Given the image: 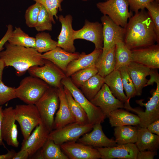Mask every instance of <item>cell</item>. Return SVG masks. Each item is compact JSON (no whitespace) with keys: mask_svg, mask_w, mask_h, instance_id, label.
Returning <instances> with one entry per match:
<instances>
[{"mask_svg":"<svg viewBox=\"0 0 159 159\" xmlns=\"http://www.w3.org/2000/svg\"><path fill=\"white\" fill-rule=\"evenodd\" d=\"M125 28L124 42L132 50L159 44L155 27L145 9L135 13Z\"/></svg>","mask_w":159,"mask_h":159,"instance_id":"1","label":"cell"},{"mask_svg":"<svg viewBox=\"0 0 159 159\" xmlns=\"http://www.w3.org/2000/svg\"><path fill=\"white\" fill-rule=\"evenodd\" d=\"M4 47L5 49L0 52V59L5 67H13L18 75L23 74L31 67L44 64L45 59L35 48L14 45L8 42Z\"/></svg>","mask_w":159,"mask_h":159,"instance_id":"2","label":"cell"},{"mask_svg":"<svg viewBox=\"0 0 159 159\" xmlns=\"http://www.w3.org/2000/svg\"><path fill=\"white\" fill-rule=\"evenodd\" d=\"M35 105L42 122L51 132L53 130L54 115L59 105L58 88L50 86Z\"/></svg>","mask_w":159,"mask_h":159,"instance_id":"3","label":"cell"},{"mask_svg":"<svg viewBox=\"0 0 159 159\" xmlns=\"http://www.w3.org/2000/svg\"><path fill=\"white\" fill-rule=\"evenodd\" d=\"M154 82L157 84L156 88L153 92L149 100L146 103L143 102V100H136L137 104L145 107V111L132 107L130 100L124 103V108L137 113L140 120L139 126L141 127L147 128L151 123L159 119V78L155 79Z\"/></svg>","mask_w":159,"mask_h":159,"instance_id":"4","label":"cell"},{"mask_svg":"<svg viewBox=\"0 0 159 159\" xmlns=\"http://www.w3.org/2000/svg\"><path fill=\"white\" fill-rule=\"evenodd\" d=\"M61 83L70 92L74 99L84 109L87 114L89 123L92 125L104 122L107 117L100 108L93 104L72 82L69 77L62 80Z\"/></svg>","mask_w":159,"mask_h":159,"instance_id":"5","label":"cell"},{"mask_svg":"<svg viewBox=\"0 0 159 159\" xmlns=\"http://www.w3.org/2000/svg\"><path fill=\"white\" fill-rule=\"evenodd\" d=\"M50 86L39 78L26 77L16 88L17 98L26 104H35Z\"/></svg>","mask_w":159,"mask_h":159,"instance_id":"6","label":"cell"},{"mask_svg":"<svg viewBox=\"0 0 159 159\" xmlns=\"http://www.w3.org/2000/svg\"><path fill=\"white\" fill-rule=\"evenodd\" d=\"M16 121L20 126L24 140L41 122L38 110L35 104L18 105L14 108Z\"/></svg>","mask_w":159,"mask_h":159,"instance_id":"7","label":"cell"},{"mask_svg":"<svg viewBox=\"0 0 159 159\" xmlns=\"http://www.w3.org/2000/svg\"><path fill=\"white\" fill-rule=\"evenodd\" d=\"M127 0H106L96 4V6L103 15L107 16L117 24L125 28L128 20L133 15L129 11Z\"/></svg>","mask_w":159,"mask_h":159,"instance_id":"8","label":"cell"},{"mask_svg":"<svg viewBox=\"0 0 159 159\" xmlns=\"http://www.w3.org/2000/svg\"><path fill=\"white\" fill-rule=\"evenodd\" d=\"M27 71L31 76L39 78L50 86L57 88L63 86L61 81L66 77L63 71L53 63L46 59L43 65L31 67Z\"/></svg>","mask_w":159,"mask_h":159,"instance_id":"9","label":"cell"},{"mask_svg":"<svg viewBox=\"0 0 159 159\" xmlns=\"http://www.w3.org/2000/svg\"><path fill=\"white\" fill-rule=\"evenodd\" d=\"M93 126L89 123L82 125L76 122L71 123L53 130L49 133L48 139L59 145L68 141H76L81 136L92 130Z\"/></svg>","mask_w":159,"mask_h":159,"instance_id":"10","label":"cell"},{"mask_svg":"<svg viewBox=\"0 0 159 159\" xmlns=\"http://www.w3.org/2000/svg\"><path fill=\"white\" fill-rule=\"evenodd\" d=\"M103 26V47L101 54H105L119 40L124 41V28L114 23L107 16L103 15L100 18Z\"/></svg>","mask_w":159,"mask_h":159,"instance_id":"11","label":"cell"},{"mask_svg":"<svg viewBox=\"0 0 159 159\" xmlns=\"http://www.w3.org/2000/svg\"><path fill=\"white\" fill-rule=\"evenodd\" d=\"M73 36L74 40L78 39L87 40L93 43L95 48L102 49L103 26L102 23L98 21L91 22L86 20L81 29L74 30Z\"/></svg>","mask_w":159,"mask_h":159,"instance_id":"12","label":"cell"},{"mask_svg":"<svg viewBox=\"0 0 159 159\" xmlns=\"http://www.w3.org/2000/svg\"><path fill=\"white\" fill-rule=\"evenodd\" d=\"M90 101L94 105L99 107L107 117L115 110L124 108V103L113 96L105 83Z\"/></svg>","mask_w":159,"mask_h":159,"instance_id":"13","label":"cell"},{"mask_svg":"<svg viewBox=\"0 0 159 159\" xmlns=\"http://www.w3.org/2000/svg\"><path fill=\"white\" fill-rule=\"evenodd\" d=\"M63 152L70 159H98L101 155L95 148L76 143L68 141L60 145Z\"/></svg>","mask_w":159,"mask_h":159,"instance_id":"14","label":"cell"},{"mask_svg":"<svg viewBox=\"0 0 159 159\" xmlns=\"http://www.w3.org/2000/svg\"><path fill=\"white\" fill-rule=\"evenodd\" d=\"M3 117L1 128V134L3 140L7 144L14 147L19 146L18 131L15 123L14 108L12 107L3 110Z\"/></svg>","mask_w":159,"mask_h":159,"instance_id":"15","label":"cell"},{"mask_svg":"<svg viewBox=\"0 0 159 159\" xmlns=\"http://www.w3.org/2000/svg\"><path fill=\"white\" fill-rule=\"evenodd\" d=\"M131 50L132 61L152 69L159 68V44Z\"/></svg>","mask_w":159,"mask_h":159,"instance_id":"16","label":"cell"},{"mask_svg":"<svg viewBox=\"0 0 159 159\" xmlns=\"http://www.w3.org/2000/svg\"><path fill=\"white\" fill-rule=\"evenodd\" d=\"M95 148L99 152L102 159H137L139 152L135 143H133Z\"/></svg>","mask_w":159,"mask_h":159,"instance_id":"17","label":"cell"},{"mask_svg":"<svg viewBox=\"0 0 159 159\" xmlns=\"http://www.w3.org/2000/svg\"><path fill=\"white\" fill-rule=\"evenodd\" d=\"M92 131L82 135L78 143L95 148L111 147L117 145L115 140L110 139L104 133L101 123L93 125Z\"/></svg>","mask_w":159,"mask_h":159,"instance_id":"18","label":"cell"},{"mask_svg":"<svg viewBox=\"0 0 159 159\" xmlns=\"http://www.w3.org/2000/svg\"><path fill=\"white\" fill-rule=\"evenodd\" d=\"M58 19L61 24V29L58 37L57 47L66 51L71 53L75 52L76 49L74 45V29L72 27L73 18L70 14L64 17L60 15Z\"/></svg>","mask_w":159,"mask_h":159,"instance_id":"19","label":"cell"},{"mask_svg":"<svg viewBox=\"0 0 159 159\" xmlns=\"http://www.w3.org/2000/svg\"><path fill=\"white\" fill-rule=\"evenodd\" d=\"M50 131L41 122L36 127L31 134L21 143V149L25 150L29 157L42 148L48 139Z\"/></svg>","mask_w":159,"mask_h":159,"instance_id":"20","label":"cell"},{"mask_svg":"<svg viewBox=\"0 0 159 159\" xmlns=\"http://www.w3.org/2000/svg\"><path fill=\"white\" fill-rule=\"evenodd\" d=\"M58 93L59 105L54 119L53 130L76 122L75 118L69 108L62 86L58 88Z\"/></svg>","mask_w":159,"mask_h":159,"instance_id":"21","label":"cell"},{"mask_svg":"<svg viewBox=\"0 0 159 159\" xmlns=\"http://www.w3.org/2000/svg\"><path fill=\"white\" fill-rule=\"evenodd\" d=\"M127 69L135 87L136 96L141 95L143 88L146 86L152 69L143 64L132 61L126 66Z\"/></svg>","mask_w":159,"mask_h":159,"instance_id":"22","label":"cell"},{"mask_svg":"<svg viewBox=\"0 0 159 159\" xmlns=\"http://www.w3.org/2000/svg\"><path fill=\"white\" fill-rule=\"evenodd\" d=\"M102 52V49L95 48L88 54L82 53L77 59L71 61L67 65L65 72L66 77H69L80 70L95 66Z\"/></svg>","mask_w":159,"mask_h":159,"instance_id":"23","label":"cell"},{"mask_svg":"<svg viewBox=\"0 0 159 159\" xmlns=\"http://www.w3.org/2000/svg\"><path fill=\"white\" fill-rule=\"evenodd\" d=\"M80 54L77 52H68L57 47L51 51L42 54V57L53 63L65 73L69 63L77 59Z\"/></svg>","mask_w":159,"mask_h":159,"instance_id":"24","label":"cell"},{"mask_svg":"<svg viewBox=\"0 0 159 159\" xmlns=\"http://www.w3.org/2000/svg\"><path fill=\"white\" fill-rule=\"evenodd\" d=\"M135 144L139 151H157L159 148V136L150 132L147 128H138L137 140Z\"/></svg>","mask_w":159,"mask_h":159,"instance_id":"25","label":"cell"},{"mask_svg":"<svg viewBox=\"0 0 159 159\" xmlns=\"http://www.w3.org/2000/svg\"><path fill=\"white\" fill-rule=\"evenodd\" d=\"M112 127L125 125H139L140 119L138 115L130 112L122 108L112 112L107 117Z\"/></svg>","mask_w":159,"mask_h":159,"instance_id":"26","label":"cell"},{"mask_svg":"<svg viewBox=\"0 0 159 159\" xmlns=\"http://www.w3.org/2000/svg\"><path fill=\"white\" fill-rule=\"evenodd\" d=\"M105 83L109 87L113 96L123 102L128 100L124 92L121 74L118 70H114L104 77Z\"/></svg>","mask_w":159,"mask_h":159,"instance_id":"27","label":"cell"},{"mask_svg":"<svg viewBox=\"0 0 159 159\" xmlns=\"http://www.w3.org/2000/svg\"><path fill=\"white\" fill-rule=\"evenodd\" d=\"M115 45L111 48L105 54L100 56L95 66L97 73L103 77L115 70L116 64Z\"/></svg>","mask_w":159,"mask_h":159,"instance_id":"28","label":"cell"},{"mask_svg":"<svg viewBox=\"0 0 159 159\" xmlns=\"http://www.w3.org/2000/svg\"><path fill=\"white\" fill-rule=\"evenodd\" d=\"M115 141L118 145L135 143L137 138L138 128L132 125L115 127L114 129Z\"/></svg>","mask_w":159,"mask_h":159,"instance_id":"29","label":"cell"},{"mask_svg":"<svg viewBox=\"0 0 159 159\" xmlns=\"http://www.w3.org/2000/svg\"><path fill=\"white\" fill-rule=\"evenodd\" d=\"M104 83V78L97 73L86 81L80 88L85 97L90 101Z\"/></svg>","mask_w":159,"mask_h":159,"instance_id":"30","label":"cell"},{"mask_svg":"<svg viewBox=\"0 0 159 159\" xmlns=\"http://www.w3.org/2000/svg\"><path fill=\"white\" fill-rule=\"evenodd\" d=\"M8 42L14 45L35 48V38L29 36L20 27H15Z\"/></svg>","mask_w":159,"mask_h":159,"instance_id":"31","label":"cell"},{"mask_svg":"<svg viewBox=\"0 0 159 159\" xmlns=\"http://www.w3.org/2000/svg\"><path fill=\"white\" fill-rule=\"evenodd\" d=\"M116 64L115 70L127 66L132 62L131 50L126 46L123 41L119 40L115 44Z\"/></svg>","mask_w":159,"mask_h":159,"instance_id":"32","label":"cell"},{"mask_svg":"<svg viewBox=\"0 0 159 159\" xmlns=\"http://www.w3.org/2000/svg\"><path fill=\"white\" fill-rule=\"evenodd\" d=\"M69 108L76 119V122L80 125L89 123L88 117L82 107L74 99L70 92L63 86Z\"/></svg>","mask_w":159,"mask_h":159,"instance_id":"33","label":"cell"},{"mask_svg":"<svg viewBox=\"0 0 159 159\" xmlns=\"http://www.w3.org/2000/svg\"><path fill=\"white\" fill-rule=\"evenodd\" d=\"M43 159H68L61 150L60 145L48 139L41 149Z\"/></svg>","mask_w":159,"mask_h":159,"instance_id":"34","label":"cell"},{"mask_svg":"<svg viewBox=\"0 0 159 159\" xmlns=\"http://www.w3.org/2000/svg\"><path fill=\"white\" fill-rule=\"evenodd\" d=\"M35 38V49L40 53L49 52L57 47V42L53 40L49 33L43 32H39Z\"/></svg>","mask_w":159,"mask_h":159,"instance_id":"35","label":"cell"},{"mask_svg":"<svg viewBox=\"0 0 159 159\" xmlns=\"http://www.w3.org/2000/svg\"><path fill=\"white\" fill-rule=\"evenodd\" d=\"M97 72V69L94 66L75 72L71 76L70 78L72 82L78 88Z\"/></svg>","mask_w":159,"mask_h":159,"instance_id":"36","label":"cell"},{"mask_svg":"<svg viewBox=\"0 0 159 159\" xmlns=\"http://www.w3.org/2000/svg\"><path fill=\"white\" fill-rule=\"evenodd\" d=\"M35 2L39 3L43 6L48 12L49 17L52 22L55 24L54 17L57 20L58 19L57 13L58 11L62 10L61 3L64 0H33Z\"/></svg>","mask_w":159,"mask_h":159,"instance_id":"37","label":"cell"},{"mask_svg":"<svg viewBox=\"0 0 159 159\" xmlns=\"http://www.w3.org/2000/svg\"><path fill=\"white\" fill-rule=\"evenodd\" d=\"M121 74L124 90L128 100L136 96L134 85L128 72L126 66L123 67L118 69Z\"/></svg>","mask_w":159,"mask_h":159,"instance_id":"38","label":"cell"},{"mask_svg":"<svg viewBox=\"0 0 159 159\" xmlns=\"http://www.w3.org/2000/svg\"><path fill=\"white\" fill-rule=\"evenodd\" d=\"M52 23L48 12L42 5L37 24L34 27L36 30L38 32L51 31L52 30Z\"/></svg>","mask_w":159,"mask_h":159,"instance_id":"39","label":"cell"},{"mask_svg":"<svg viewBox=\"0 0 159 159\" xmlns=\"http://www.w3.org/2000/svg\"><path fill=\"white\" fill-rule=\"evenodd\" d=\"M41 6L39 3L35 2L26 10L24 18L26 24L28 27L34 28L35 26Z\"/></svg>","mask_w":159,"mask_h":159,"instance_id":"40","label":"cell"},{"mask_svg":"<svg viewBox=\"0 0 159 159\" xmlns=\"http://www.w3.org/2000/svg\"><path fill=\"white\" fill-rule=\"evenodd\" d=\"M17 98L16 88L5 85L2 80L0 81V105L8 101Z\"/></svg>","mask_w":159,"mask_h":159,"instance_id":"41","label":"cell"},{"mask_svg":"<svg viewBox=\"0 0 159 159\" xmlns=\"http://www.w3.org/2000/svg\"><path fill=\"white\" fill-rule=\"evenodd\" d=\"M148 14L154 25L158 39L159 40V3L154 1L150 2L146 6Z\"/></svg>","mask_w":159,"mask_h":159,"instance_id":"42","label":"cell"},{"mask_svg":"<svg viewBox=\"0 0 159 159\" xmlns=\"http://www.w3.org/2000/svg\"><path fill=\"white\" fill-rule=\"evenodd\" d=\"M130 11L135 13L145 8L146 5L153 0H127Z\"/></svg>","mask_w":159,"mask_h":159,"instance_id":"43","label":"cell"},{"mask_svg":"<svg viewBox=\"0 0 159 159\" xmlns=\"http://www.w3.org/2000/svg\"><path fill=\"white\" fill-rule=\"evenodd\" d=\"M13 30V26L11 24L8 25L7 26V30L5 35L0 40V52L4 49V46L6 43L8 42Z\"/></svg>","mask_w":159,"mask_h":159,"instance_id":"44","label":"cell"},{"mask_svg":"<svg viewBox=\"0 0 159 159\" xmlns=\"http://www.w3.org/2000/svg\"><path fill=\"white\" fill-rule=\"evenodd\" d=\"M157 155V151L147 150L139 151L137 159H153Z\"/></svg>","mask_w":159,"mask_h":159,"instance_id":"45","label":"cell"},{"mask_svg":"<svg viewBox=\"0 0 159 159\" xmlns=\"http://www.w3.org/2000/svg\"><path fill=\"white\" fill-rule=\"evenodd\" d=\"M147 128L152 133L159 136V119L150 124Z\"/></svg>","mask_w":159,"mask_h":159,"instance_id":"46","label":"cell"},{"mask_svg":"<svg viewBox=\"0 0 159 159\" xmlns=\"http://www.w3.org/2000/svg\"><path fill=\"white\" fill-rule=\"evenodd\" d=\"M29 157L28 152L25 150L21 149L16 153L12 159H26Z\"/></svg>","mask_w":159,"mask_h":159,"instance_id":"47","label":"cell"},{"mask_svg":"<svg viewBox=\"0 0 159 159\" xmlns=\"http://www.w3.org/2000/svg\"><path fill=\"white\" fill-rule=\"evenodd\" d=\"M16 153L13 150H9L6 153L0 155V159H12Z\"/></svg>","mask_w":159,"mask_h":159,"instance_id":"48","label":"cell"},{"mask_svg":"<svg viewBox=\"0 0 159 159\" xmlns=\"http://www.w3.org/2000/svg\"><path fill=\"white\" fill-rule=\"evenodd\" d=\"M3 117V109L2 105H0V145L5 146L1 134V128Z\"/></svg>","mask_w":159,"mask_h":159,"instance_id":"49","label":"cell"},{"mask_svg":"<svg viewBox=\"0 0 159 159\" xmlns=\"http://www.w3.org/2000/svg\"><path fill=\"white\" fill-rule=\"evenodd\" d=\"M41 149L38 150L32 156L30 157L31 158L43 159Z\"/></svg>","mask_w":159,"mask_h":159,"instance_id":"50","label":"cell"},{"mask_svg":"<svg viewBox=\"0 0 159 159\" xmlns=\"http://www.w3.org/2000/svg\"><path fill=\"white\" fill-rule=\"evenodd\" d=\"M5 67L4 62L2 59H0V81L2 80L3 71Z\"/></svg>","mask_w":159,"mask_h":159,"instance_id":"51","label":"cell"},{"mask_svg":"<svg viewBox=\"0 0 159 159\" xmlns=\"http://www.w3.org/2000/svg\"><path fill=\"white\" fill-rule=\"evenodd\" d=\"M155 2L159 3V0H153Z\"/></svg>","mask_w":159,"mask_h":159,"instance_id":"52","label":"cell"},{"mask_svg":"<svg viewBox=\"0 0 159 159\" xmlns=\"http://www.w3.org/2000/svg\"><path fill=\"white\" fill-rule=\"evenodd\" d=\"M81 0L82 1H87L89 0Z\"/></svg>","mask_w":159,"mask_h":159,"instance_id":"53","label":"cell"},{"mask_svg":"<svg viewBox=\"0 0 159 159\" xmlns=\"http://www.w3.org/2000/svg\"><path fill=\"white\" fill-rule=\"evenodd\" d=\"M154 71H153V72H154ZM151 74H152V73H151ZM147 85H148V83H147Z\"/></svg>","mask_w":159,"mask_h":159,"instance_id":"54","label":"cell"},{"mask_svg":"<svg viewBox=\"0 0 159 159\" xmlns=\"http://www.w3.org/2000/svg\"></svg>","mask_w":159,"mask_h":159,"instance_id":"55","label":"cell"}]
</instances>
